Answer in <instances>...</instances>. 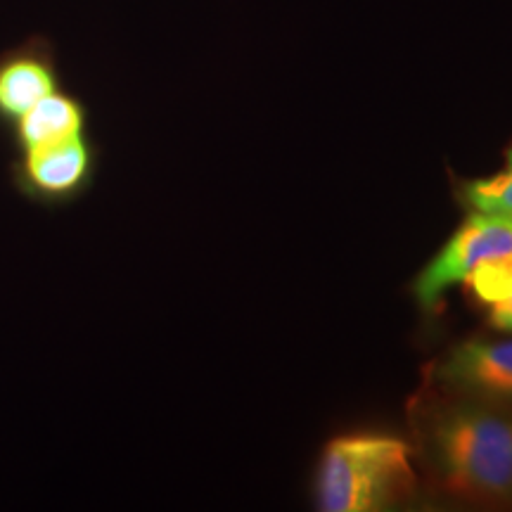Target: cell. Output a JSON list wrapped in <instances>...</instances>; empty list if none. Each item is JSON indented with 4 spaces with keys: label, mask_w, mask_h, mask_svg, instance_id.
Listing matches in <instances>:
<instances>
[{
    "label": "cell",
    "mask_w": 512,
    "mask_h": 512,
    "mask_svg": "<svg viewBox=\"0 0 512 512\" xmlns=\"http://www.w3.org/2000/svg\"><path fill=\"white\" fill-rule=\"evenodd\" d=\"M489 325L494 330L512 332V294L503 302L489 306Z\"/></svg>",
    "instance_id": "30bf717a"
},
{
    "label": "cell",
    "mask_w": 512,
    "mask_h": 512,
    "mask_svg": "<svg viewBox=\"0 0 512 512\" xmlns=\"http://www.w3.org/2000/svg\"><path fill=\"white\" fill-rule=\"evenodd\" d=\"M418 489L413 448L399 437L354 432L323 448L316 472V508L377 512L408 501Z\"/></svg>",
    "instance_id": "7a4b0ae2"
},
{
    "label": "cell",
    "mask_w": 512,
    "mask_h": 512,
    "mask_svg": "<svg viewBox=\"0 0 512 512\" xmlns=\"http://www.w3.org/2000/svg\"><path fill=\"white\" fill-rule=\"evenodd\" d=\"M463 202L472 211L512 219V155L496 174L463 185Z\"/></svg>",
    "instance_id": "ba28073f"
},
{
    "label": "cell",
    "mask_w": 512,
    "mask_h": 512,
    "mask_svg": "<svg viewBox=\"0 0 512 512\" xmlns=\"http://www.w3.org/2000/svg\"><path fill=\"white\" fill-rule=\"evenodd\" d=\"M439 489L465 503L512 501V408L441 394L420 420Z\"/></svg>",
    "instance_id": "6da1fadb"
},
{
    "label": "cell",
    "mask_w": 512,
    "mask_h": 512,
    "mask_svg": "<svg viewBox=\"0 0 512 512\" xmlns=\"http://www.w3.org/2000/svg\"><path fill=\"white\" fill-rule=\"evenodd\" d=\"M88 174H91V150L81 136L31 147L24 155V183L48 200L74 195L86 183Z\"/></svg>",
    "instance_id": "5b68a950"
},
{
    "label": "cell",
    "mask_w": 512,
    "mask_h": 512,
    "mask_svg": "<svg viewBox=\"0 0 512 512\" xmlns=\"http://www.w3.org/2000/svg\"><path fill=\"white\" fill-rule=\"evenodd\" d=\"M50 93H55V72L48 62L22 55L0 64V117L17 121Z\"/></svg>",
    "instance_id": "52a82bcc"
},
{
    "label": "cell",
    "mask_w": 512,
    "mask_h": 512,
    "mask_svg": "<svg viewBox=\"0 0 512 512\" xmlns=\"http://www.w3.org/2000/svg\"><path fill=\"white\" fill-rule=\"evenodd\" d=\"M83 110L74 98L50 93L17 119V140L24 150L81 136Z\"/></svg>",
    "instance_id": "8992f818"
},
{
    "label": "cell",
    "mask_w": 512,
    "mask_h": 512,
    "mask_svg": "<svg viewBox=\"0 0 512 512\" xmlns=\"http://www.w3.org/2000/svg\"><path fill=\"white\" fill-rule=\"evenodd\" d=\"M434 380L441 394L512 408V339H465L437 363Z\"/></svg>",
    "instance_id": "277c9868"
},
{
    "label": "cell",
    "mask_w": 512,
    "mask_h": 512,
    "mask_svg": "<svg viewBox=\"0 0 512 512\" xmlns=\"http://www.w3.org/2000/svg\"><path fill=\"white\" fill-rule=\"evenodd\" d=\"M465 290L479 304L494 306L512 294V254L486 259L463 280Z\"/></svg>",
    "instance_id": "9c48e42d"
},
{
    "label": "cell",
    "mask_w": 512,
    "mask_h": 512,
    "mask_svg": "<svg viewBox=\"0 0 512 512\" xmlns=\"http://www.w3.org/2000/svg\"><path fill=\"white\" fill-rule=\"evenodd\" d=\"M512 254V219L475 211L465 219L444 249L422 268L415 280V297L420 306L432 309L448 287L463 283L467 273L482 261Z\"/></svg>",
    "instance_id": "3957f363"
}]
</instances>
